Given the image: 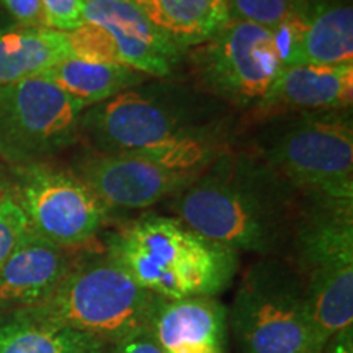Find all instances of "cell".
<instances>
[{"label":"cell","mask_w":353,"mask_h":353,"mask_svg":"<svg viewBox=\"0 0 353 353\" xmlns=\"http://www.w3.org/2000/svg\"><path fill=\"white\" fill-rule=\"evenodd\" d=\"M299 206L296 188L250 149L234 145L169 200L193 231L259 257L288 255Z\"/></svg>","instance_id":"1"},{"label":"cell","mask_w":353,"mask_h":353,"mask_svg":"<svg viewBox=\"0 0 353 353\" xmlns=\"http://www.w3.org/2000/svg\"><path fill=\"white\" fill-rule=\"evenodd\" d=\"M229 131H234V114L228 105L192 82L169 77L148 79L85 108L81 118V138L101 156Z\"/></svg>","instance_id":"2"},{"label":"cell","mask_w":353,"mask_h":353,"mask_svg":"<svg viewBox=\"0 0 353 353\" xmlns=\"http://www.w3.org/2000/svg\"><path fill=\"white\" fill-rule=\"evenodd\" d=\"M107 254L145 291L169 301L216 298L239 270L236 250L162 214H144L114 232Z\"/></svg>","instance_id":"3"},{"label":"cell","mask_w":353,"mask_h":353,"mask_svg":"<svg viewBox=\"0 0 353 353\" xmlns=\"http://www.w3.org/2000/svg\"><path fill=\"white\" fill-rule=\"evenodd\" d=\"M249 126L245 148L301 195L353 198L352 108L280 114Z\"/></svg>","instance_id":"4"},{"label":"cell","mask_w":353,"mask_h":353,"mask_svg":"<svg viewBox=\"0 0 353 353\" xmlns=\"http://www.w3.org/2000/svg\"><path fill=\"white\" fill-rule=\"evenodd\" d=\"M288 257L322 343L353 325V198L301 195Z\"/></svg>","instance_id":"5"},{"label":"cell","mask_w":353,"mask_h":353,"mask_svg":"<svg viewBox=\"0 0 353 353\" xmlns=\"http://www.w3.org/2000/svg\"><path fill=\"white\" fill-rule=\"evenodd\" d=\"M157 301L105 252L77 260L50 298L25 309L113 347L148 330Z\"/></svg>","instance_id":"6"},{"label":"cell","mask_w":353,"mask_h":353,"mask_svg":"<svg viewBox=\"0 0 353 353\" xmlns=\"http://www.w3.org/2000/svg\"><path fill=\"white\" fill-rule=\"evenodd\" d=\"M234 132L198 136L112 156H95L76 174L110 210H141L170 200L234 145Z\"/></svg>","instance_id":"7"},{"label":"cell","mask_w":353,"mask_h":353,"mask_svg":"<svg viewBox=\"0 0 353 353\" xmlns=\"http://www.w3.org/2000/svg\"><path fill=\"white\" fill-rule=\"evenodd\" d=\"M228 322L241 353H321L301 276L285 257H260L242 276Z\"/></svg>","instance_id":"8"},{"label":"cell","mask_w":353,"mask_h":353,"mask_svg":"<svg viewBox=\"0 0 353 353\" xmlns=\"http://www.w3.org/2000/svg\"><path fill=\"white\" fill-rule=\"evenodd\" d=\"M183 63L198 90L244 113L263 99L283 69L273 30L237 19L188 48Z\"/></svg>","instance_id":"9"},{"label":"cell","mask_w":353,"mask_h":353,"mask_svg":"<svg viewBox=\"0 0 353 353\" xmlns=\"http://www.w3.org/2000/svg\"><path fill=\"white\" fill-rule=\"evenodd\" d=\"M83 110L44 77L0 85V157L10 167L48 162L81 138Z\"/></svg>","instance_id":"10"},{"label":"cell","mask_w":353,"mask_h":353,"mask_svg":"<svg viewBox=\"0 0 353 353\" xmlns=\"http://www.w3.org/2000/svg\"><path fill=\"white\" fill-rule=\"evenodd\" d=\"M23 211L28 228L64 249L94 241L107 224L110 208L76 172L48 162L12 167L7 190Z\"/></svg>","instance_id":"11"},{"label":"cell","mask_w":353,"mask_h":353,"mask_svg":"<svg viewBox=\"0 0 353 353\" xmlns=\"http://www.w3.org/2000/svg\"><path fill=\"white\" fill-rule=\"evenodd\" d=\"M65 34L72 56L152 79L170 77L183 63L185 52L125 0H85L83 23Z\"/></svg>","instance_id":"12"},{"label":"cell","mask_w":353,"mask_h":353,"mask_svg":"<svg viewBox=\"0 0 353 353\" xmlns=\"http://www.w3.org/2000/svg\"><path fill=\"white\" fill-rule=\"evenodd\" d=\"M273 33L283 68L353 64L352 0H309L298 19Z\"/></svg>","instance_id":"13"},{"label":"cell","mask_w":353,"mask_h":353,"mask_svg":"<svg viewBox=\"0 0 353 353\" xmlns=\"http://www.w3.org/2000/svg\"><path fill=\"white\" fill-rule=\"evenodd\" d=\"M353 64H294L281 69L263 99L245 113L249 125L290 113L352 108Z\"/></svg>","instance_id":"14"},{"label":"cell","mask_w":353,"mask_h":353,"mask_svg":"<svg viewBox=\"0 0 353 353\" xmlns=\"http://www.w3.org/2000/svg\"><path fill=\"white\" fill-rule=\"evenodd\" d=\"M74 263L69 249L28 229L0 267V311L10 312L43 303Z\"/></svg>","instance_id":"15"},{"label":"cell","mask_w":353,"mask_h":353,"mask_svg":"<svg viewBox=\"0 0 353 353\" xmlns=\"http://www.w3.org/2000/svg\"><path fill=\"white\" fill-rule=\"evenodd\" d=\"M148 330L161 353H226L228 307L213 296L159 298Z\"/></svg>","instance_id":"16"},{"label":"cell","mask_w":353,"mask_h":353,"mask_svg":"<svg viewBox=\"0 0 353 353\" xmlns=\"http://www.w3.org/2000/svg\"><path fill=\"white\" fill-rule=\"evenodd\" d=\"M0 353H112V347L28 309H15L0 317Z\"/></svg>","instance_id":"17"},{"label":"cell","mask_w":353,"mask_h":353,"mask_svg":"<svg viewBox=\"0 0 353 353\" xmlns=\"http://www.w3.org/2000/svg\"><path fill=\"white\" fill-rule=\"evenodd\" d=\"M183 52L218 33L229 20L228 0H132Z\"/></svg>","instance_id":"18"},{"label":"cell","mask_w":353,"mask_h":353,"mask_svg":"<svg viewBox=\"0 0 353 353\" xmlns=\"http://www.w3.org/2000/svg\"><path fill=\"white\" fill-rule=\"evenodd\" d=\"M72 56L65 32L38 26L0 33V85L41 77Z\"/></svg>","instance_id":"19"},{"label":"cell","mask_w":353,"mask_h":353,"mask_svg":"<svg viewBox=\"0 0 353 353\" xmlns=\"http://www.w3.org/2000/svg\"><path fill=\"white\" fill-rule=\"evenodd\" d=\"M41 77L48 79L85 108L113 99L123 90L148 81V76L123 65L94 63L69 56L52 65Z\"/></svg>","instance_id":"20"},{"label":"cell","mask_w":353,"mask_h":353,"mask_svg":"<svg viewBox=\"0 0 353 353\" xmlns=\"http://www.w3.org/2000/svg\"><path fill=\"white\" fill-rule=\"evenodd\" d=\"M229 19L276 30L301 15L309 0H228Z\"/></svg>","instance_id":"21"},{"label":"cell","mask_w":353,"mask_h":353,"mask_svg":"<svg viewBox=\"0 0 353 353\" xmlns=\"http://www.w3.org/2000/svg\"><path fill=\"white\" fill-rule=\"evenodd\" d=\"M28 229V221L23 211L10 193L3 190V195L0 198V267Z\"/></svg>","instance_id":"22"},{"label":"cell","mask_w":353,"mask_h":353,"mask_svg":"<svg viewBox=\"0 0 353 353\" xmlns=\"http://www.w3.org/2000/svg\"><path fill=\"white\" fill-rule=\"evenodd\" d=\"M48 28L72 32L83 23L85 0H41Z\"/></svg>","instance_id":"23"},{"label":"cell","mask_w":353,"mask_h":353,"mask_svg":"<svg viewBox=\"0 0 353 353\" xmlns=\"http://www.w3.org/2000/svg\"><path fill=\"white\" fill-rule=\"evenodd\" d=\"M0 7L6 10L21 28L46 26L41 0H0Z\"/></svg>","instance_id":"24"},{"label":"cell","mask_w":353,"mask_h":353,"mask_svg":"<svg viewBox=\"0 0 353 353\" xmlns=\"http://www.w3.org/2000/svg\"><path fill=\"white\" fill-rule=\"evenodd\" d=\"M112 353H161L156 343H154L149 330L132 335L117 345L112 347Z\"/></svg>","instance_id":"25"},{"label":"cell","mask_w":353,"mask_h":353,"mask_svg":"<svg viewBox=\"0 0 353 353\" xmlns=\"http://www.w3.org/2000/svg\"><path fill=\"white\" fill-rule=\"evenodd\" d=\"M321 353H353V325L335 332Z\"/></svg>","instance_id":"26"},{"label":"cell","mask_w":353,"mask_h":353,"mask_svg":"<svg viewBox=\"0 0 353 353\" xmlns=\"http://www.w3.org/2000/svg\"><path fill=\"white\" fill-rule=\"evenodd\" d=\"M2 195H3V190H2V188H0V198H2Z\"/></svg>","instance_id":"27"},{"label":"cell","mask_w":353,"mask_h":353,"mask_svg":"<svg viewBox=\"0 0 353 353\" xmlns=\"http://www.w3.org/2000/svg\"><path fill=\"white\" fill-rule=\"evenodd\" d=\"M125 2H130V3H132V0H125Z\"/></svg>","instance_id":"28"},{"label":"cell","mask_w":353,"mask_h":353,"mask_svg":"<svg viewBox=\"0 0 353 353\" xmlns=\"http://www.w3.org/2000/svg\"><path fill=\"white\" fill-rule=\"evenodd\" d=\"M3 32V30H0V33H2Z\"/></svg>","instance_id":"29"}]
</instances>
